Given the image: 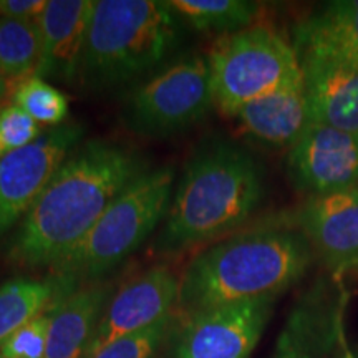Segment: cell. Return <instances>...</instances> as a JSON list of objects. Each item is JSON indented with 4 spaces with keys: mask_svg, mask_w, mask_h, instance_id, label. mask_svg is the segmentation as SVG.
Listing matches in <instances>:
<instances>
[{
    "mask_svg": "<svg viewBox=\"0 0 358 358\" xmlns=\"http://www.w3.org/2000/svg\"><path fill=\"white\" fill-rule=\"evenodd\" d=\"M179 280L166 266L151 267L124 284L106 303L85 358L95 357L116 340L140 334L169 319L178 303Z\"/></svg>",
    "mask_w": 358,
    "mask_h": 358,
    "instance_id": "30bf717a",
    "label": "cell"
},
{
    "mask_svg": "<svg viewBox=\"0 0 358 358\" xmlns=\"http://www.w3.org/2000/svg\"><path fill=\"white\" fill-rule=\"evenodd\" d=\"M42 57L40 29L35 20L0 17V73L19 85L37 73Z\"/></svg>",
    "mask_w": 358,
    "mask_h": 358,
    "instance_id": "ffe728a7",
    "label": "cell"
},
{
    "mask_svg": "<svg viewBox=\"0 0 358 358\" xmlns=\"http://www.w3.org/2000/svg\"><path fill=\"white\" fill-rule=\"evenodd\" d=\"M275 301L227 303L189 315L173 358H249Z\"/></svg>",
    "mask_w": 358,
    "mask_h": 358,
    "instance_id": "9c48e42d",
    "label": "cell"
},
{
    "mask_svg": "<svg viewBox=\"0 0 358 358\" xmlns=\"http://www.w3.org/2000/svg\"><path fill=\"white\" fill-rule=\"evenodd\" d=\"M173 13L203 32L231 34L254 25L259 7L245 0H169Z\"/></svg>",
    "mask_w": 358,
    "mask_h": 358,
    "instance_id": "d6986e66",
    "label": "cell"
},
{
    "mask_svg": "<svg viewBox=\"0 0 358 358\" xmlns=\"http://www.w3.org/2000/svg\"><path fill=\"white\" fill-rule=\"evenodd\" d=\"M337 358H357V357L353 355V352L347 347V343L343 342L342 347H340V355Z\"/></svg>",
    "mask_w": 358,
    "mask_h": 358,
    "instance_id": "83f0119b",
    "label": "cell"
},
{
    "mask_svg": "<svg viewBox=\"0 0 358 358\" xmlns=\"http://www.w3.org/2000/svg\"><path fill=\"white\" fill-rule=\"evenodd\" d=\"M295 50H320L358 66V0L329 2L294 30Z\"/></svg>",
    "mask_w": 358,
    "mask_h": 358,
    "instance_id": "ac0fdd59",
    "label": "cell"
},
{
    "mask_svg": "<svg viewBox=\"0 0 358 358\" xmlns=\"http://www.w3.org/2000/svg\"><path fill=\"white\" fill-rule=\"evenodd\" d=\"M0 358H2V357H0Z\"/></svg>",
    "mask_w": 358,
    "mask_h": 358,
    "instance_id": "f1b7e54d",
    "label": "cell"
},
{
    "mask_svg": "<svg viewBox=\"0 0 358 358\" xmlns=\"http://www.w3.org/2000/svg\"><path fill=\"white\" fill-rule=\"evenodd\" d=\"M176 43L166 2L95 0L78 75L90 87H115L155 69Z\"/></svg>",
    "mask_w": 358,
    "mask_h": 358,
    "instance_id": "277c9868",
    "label": "cell"
},
{
    "mask_svg": "<svg viewBox=\"0 0 358 358\" xmlns=\"http://www.w3.org/2000/svg\"><path fill=\"white\" fill-rule=\"evenodd\" d=\"M208 64L214 105L227 116L245 103L303 80L294 45L264 24L221 35Z\"/></svg>",
    "mask_w": 358,
    "mask_h": 358,
    "instance_id": "8992f818",
    "label": "cell"
},
{
    "mask_svg": "<svg viewBox=\"0 0 358 358\" xmlns=\"http://www.w3.org/2000/svg\"><path fill=\"white\" fill-rule=\"evenodd\" d=\"M262 169L243 148L214 143L192 156L174 191L158 241L159 252L226 239L257 211Z\"/></svg>",
    "mask_w": 358,
    "mask_h": 358,
    "instance_id": "3957f363",
    "label": "cell"
},
{
    "mask_svg": "<svg viewBox=\"0 0 358 358\" xmlns=\"http://www.w3.org/2000/svg\"><path fill=\"white\" fill-rule=\"evenodd\" d=\"M169 319L159 322L140 334L116 340L111 345L101 348L92 358H153L166 337Z\"/></svg>",
    "mask_w": 358,
    "mask_h": 358,
    "instance_id": "d4e9b609",
    "label": "cell"
},
{
    "mask_svg": "<svg viewBox=\"0 0 358 358\" xmlns=\"http://www.w3.org/2000/svg\"><path fill=\"white\" fill-rule=\"evenodd\" d=\"M343 343V295L317 284L285 320L272 358H330Z\"/></svg>",
    "mask_w": 358,
    "mask_h": 358,
    "instance_id": "4fadbf2b",
    "label": "cell"
},
{
    "mask_svg": "<svg viewBox=\"0 0 358 358\" xmlns=\"http://www.w3.org/2000/svg\"><path fill=\"white\" fill-rule=\"evenodd\" d=\"M47 3V0H0V17L37 22Z\"/></svg>",
    "mask_w": 358,
    "mask_h": 358,
    "instance_id": "484cf974",
    "label": "cell"
},
{
    "mask_svg": "<svg viewBox=\"0 0 358 358\" xmlns=\"http://www.w3.org/2000/svg\"><path fill=\"white\" fill-rule=\"evenodd\" d=\"M313 123L358 133V66L320 50H295Z\"/></svg>",
    "mask_w": 358,
    "mask_h": 358,
    "instance_id": "5bb4252c",
    "label": "cell"
},
{
    "mask_svg": "<svg viewBox=\"0 0 358 358\" xmlns=\"http://www.w3.org/2000/svg\"><path fill=\"white\" fill-rule=\"evenodd\" d=\"M213 105L208 60L191 55L134 90L128 98L127 120L134 131L166 136L201 122Z\"/></svg>",
    "mask_w": 358,
    "mask_h": 358,
    "instance_id": "52a82bcc",
    "label": "cell"
},
{
    "mask_svg": "<svg viewBox=\"0 0 358 358\" xmlns=\"http://www.w3.org/2000/svg\"><path fill=\"white\" fill-rule=\"evenodd\" d=\"M241 131L266 146L292 148L313 123L303 80L245 103L232 115Z\"/></svg>",
    "mask_w": 358,
    "mask_h": 358,
    "instance_id": "2e32d148",
    "label": "cell"
},
{
    "mask_svg": "<svg viewBox=\"0 0 358 358\" xmlns=\"http://www.w3.org/2000/svg\"><path fill=\"white\" fill-rule=\"evenodd\" d=\"M173 186L171 168L146 169L134 178L92 231L53 266L58 279H95L131 256L166 217Z\"/></svg>",
    "mask_w": 358,
    "mask_h": 358,
    "instance_id": "5b68a950",
    "label": "cell"
},
{
    "mask_svg": "<svg viewBox=\"0 0 358 358\" xmlns=\"http://www.w3.org/2000/svg\"><path fill=\"white\" fill-rule=\"evenodd\" d=\"M82 133L77 124H62L32 145L0 158V236L25 217Z\"/></svg>",
    "mask_w": 358,
    "mask_h": 358,
    "instance_id": "ba28073f",
    "label": "cell"
},
{
    "mask_svg": "<svg viewBox=\"0 0 358 358\" xmlns=\"http://www.w3.org/2000/svg\"><path fill=\"white\" fill-rule=\"evenodd\" d=\"M287 176L310 196L358 186V133L312 123L289 150Z\"/></svg>",
    "mask_w": 358,
    "mask_h": 358,
    "instance_id": "8fae6325",
    "label": "cell"
},
{
    "mask_svg": "<svg viewBox=\"0 0 358 358\" xmlns=\"http://www.w3.org/2000/svg\"><path fill=\"white\" fill-rule=\"evenodd\" d=\"M95 0H48L37 20L42 57L35 77L70 82L80 73Z\"/></svg>",
    "mask_w": 358,
    "mask_h": 358,
    "instance_id": "9a60e30c",
    "label": "cell"
},
{
    "mask_svg": "<svg viewBox=\"0 0 358 358\" xmlns=\"http://www.w3.org/2000/svg\"><path fill=\"white\" fill-rule=\"evenodd\" d=\"M12 85H15V83L10 82L7 77H3V75L0 73V111L6 108V106H3V103H6L8 92L12 90Z\"/></svg>",
    "mask_w": 358,
    "mask_h": 358,
    "instance_id": "4316f807",
    "label": "cell"
},
{
    "mask_svg": "<svg viewBox=\"0 0 358 358\" xmlns=\"http://www.w3.org/2000/svg\"><path fill=\"white\" fill-rule=\"evenodd\" d=\"M57 290L50 280L13 279L0 285V345L19 327L47 310Z\"/></svg>",
    "mask_w": 358,
    "mask_h": 358,
    "instance_id": "44dd1931",
    "label": "cell"
},
{
    "mask_svg": "<svg viewBox=\"0 0 358 358\" xmlns=\"http://www.w3.org/2000/svg\"><path fill=\"white\" fill-rule=\"evenodd\" d=\"M292 222L334 279L358 268V186L310 196Z\"/></svg>",
    "mask_w": 358,
    "mask_h": 358,
    "instance_id": "7c38bea8",
    "label": "cell"
},
{
    "mask_svg": "<svg viewBox=\"0 0 358 358\" xmlns=\"http://www.w3.org/2000/svg\"><path fill=\"white\" fill-rule=\"evenodd\" d=\"M13 105L29 113L38 124L58 127L69 116V98L40 77H30L17 85Z\"/></svg>",
    "mask_w": 358,
    "mask_h": 358,
    "instance_id": "7402d4cb",
    "label": "cell"
},
{
    "mask_svg": "<svg viewBox=\"0 0 358 358\" xmlns=\"http://www.w3.org/2000/svg\"><path fill=\"white\" fill-rule=\"evenodd\" d=\"M108 295V287L96 285L66 294L53 303L43 358H85Z\"/></svg>",
    "mask_w": 358,
    "mask_h": 358,
    "instance_id": "e0dca14e",
    "label": "cell"
},
{
    "mask_svg": "<svg viewBox=\"0 0 358 358\" xmlns=\"http://www.w3.org/2000/svg\"><path fill=\"white\" fill-rule=\"evenodd\" d=\"M50 308L38 313L32 320L13 332L6 342L0 345L2 358H43L47 347L48 327H50Z\"/></svg>",
    "mask_w": 358,
    "mask_h": 358,
    "instance_id": "603a6c76",
    "label": "cell"
},
{
    "mask_svg": "<svg viewBox=\"0 0 358 358\" xmlns=\"http://www.w3.org/2000/svg\"><path fill=\"white\" fill-rule=\"evenodd\" d=\"M40 124L17 105L0 111V158L32 145L42 136Z\"/></svg>",
    "mask_w": 358,
    "mask_h": 358,
    "instance_id": "cb8c5ba5",
    "label": "cell"
},
{
    "mask_svg": "<svg viewBox=\"0 0 358 358\" xmlns=\"http://www.w3.org/2000/svg\"><path fill=\"white\" fill-rule=\"evenodd\" d=\"M313 259L292 219L232 234L187 264L176 306L192 315L227 303L275 301L307 274Z\"/></svg>",
    "mask_w": 358,
    "mask_h": 358,
    "instance_id": "7a4b0ae2",
    "label": "cell"
},
{
    "mask_svg": "<svg viewBox=\"0 0 358 358\" xmlns=\"http://www.w3.org/2000/svg\"><path fill=\"white\" fill-rule=\"evenodd\" d=\"M146 169L133 151L88 141L71 151L22 219L10 257L20 266H57Z\"/></svg>",
    "mask_w": 358,
    "mask_h": 358,
    "instance_id": "6da1fadb",
    "label": "cell"
}]
</instances>
